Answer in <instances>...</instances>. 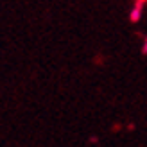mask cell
<instances>
[{
	"instance_id": "2",
	"label": "cell",
	"mask_w": 147,
	"mask_h": 147,
	"mask_svg": "<svg viewBox=\"0 0 147 147\" xmlns=\"http://www.w3.org/2000/svg\"><path fill=\"white\" fill-rule=\"evenodd\" d=\"M144 54H147V40H145V43H144Z\"/></svg>"
},
{
	"instance_id": "1",
	"label": "cell",
	"mask_w": 147,
	"mask_h": 147,
	"mask_svg": "<svg viewBox=\"0 0 147 147\" xmlns=\"http://www.w3.org/2000/svg\"><path fill=\"white\" fill-rule=\"evenodd\" d=\"M142 5H144V0H136V5H135V9L131 11V22H138V20H140Z\"/></svg>"
}]
</instances>
